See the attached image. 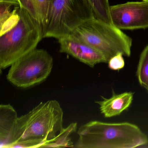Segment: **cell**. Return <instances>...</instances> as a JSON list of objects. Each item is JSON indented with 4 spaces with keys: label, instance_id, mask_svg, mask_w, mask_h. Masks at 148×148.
<instances>
[{
    "label": "cell",
    "instance_id": "1",
    "mask_svg": "<svg viewBox=\"0 0 148 148\" xmlns=\"http://www.w3.org/2000/svg\"><path fill=\"white\" fill-rule=\"evenodd\" d=\"M77 148H134L148 143L147 136L136 125L127 122L92 121L78 130Z\"/></svg>",
    "mask_w": 148,
    "mask_h": 148
},
{
    "label": "cell",
    "instance_id": "2",
    "mask_svg": "<svg viewBox=\"0 0 148 148\" xmlns=\"http://www.w3.org/2000/svg\"><path fill=\"white\" fill-rule=\"evenodd\" d=\"M20 20L14 27L0 36V68L10 67L21 58L36 49L44 38L43 25L21 7Z\"/></svg>",
    "mask_w": 148,
    "mask_h": 148
},
{
    "label": "cell",
    "instance_id": "3",
    "mask_svg": "<svg viewBox=\"0 0 148 148\" xmlns=\"http://www.w3.org/2000/svg\"><path fill=\"white\" fill-rule=\"evenodd\" d=\"M63 116V110L57 100L41 102L28 113L18 118L15 143L31 139L47 143L64 128Z\"/></svg>",
    "mask_w": 148,
    "mask_h": 148
},
{
    "label": "cell",
    "instance_id": "4",
    "mask_svg": "<svg viewBox=\"0 0 148 148\" xmlns=\"http://www.w3.org/2000/svg\"><path fill=\"white\" fill-rule=\"evenodd\" d=\"M71 34L86 42L101 52L107 61L119 53L130 57L132 39L113 25L95 18L85 21Z\"/></svg>",
    "mask_w": 148,
    "mask_h": 148
},
{
    "label": "cell",
    "instance_id": "5",
    "mask_svg": "<svg viewBox=\"0 0 148 148\" xmlns=\"http://www.w3.org/2000/svg\"><path fill=\"white\" fill-rule=\"evenodd\" d=\"M93 18L88 0H53L47 19L43 25L44 38L58 40Z\"/></svg>",
    "mask_w": 148,
    "mask_h": 148
},
{
    "label": "cell",
    "instance_id": "6",
    "mask_svg": "<svg viewBox=\"0 0 148 148\" xmlns=\"http://www.w3.org/2000/svg\"><path fill=\"white\" fill-rule=\"evenodd\" d=\"M53 58L44 49H36L10 66L8 80L15 86L26 88L45 81L51 72Z\"/></svg>",
    "mask_w": 148,
    "mask_h": 148
},
{
    "label": "cell",
    "instance_id": "7",
    "mask_svg": "<svg viewBox=\"0 0 148 148\" xmlns=\"http://www.w3.org/2000/svg\"><path fill=\"white\" fill-rule=\"evenodd\" d=\"M112 24L120 30L148 28V2L132 1L110 6Z\"/></svg>",
    "mask_w": 148,
    "mask_h": 148
},
{
    "label": "cell",
    "instance_id": "8",
    "mask_svg": "<svg viewBox=\"0 0 148 148\" xmlns=\"http://www.w3.org/2000/svg\"><path fill=\"white\" fill-rule=\"evenodd\" d=\"M58 40L60 53L69 54L90 67L99 63H108L99 51L73 34H70Z\"/></svg>",
    "mask_w": 148,
    "mask_h": 148
},
{
    "label": "cell",
    "instance_id": "9",
    "mask_svg": "<svg viewBox=\"0 0 148 148\" xmlns=\"http://www.w3.org/2000/svg\"><path fill=\"white\" fill-rule=\"evenodd\" d=\"M18 113L11 105L0 106V148H11L15 142Z\"/></svg>",
    "mask_w": 148,
    "mask_h": 148
},
{
    "label": "cell",
    "instance_id": "10",
    "mask_svg": "<svg viewBox=\"0 0 148 148\" xmlns=\"http://www.w3.org/2000/svg\"><path fill=\"white\" fill-rule=\"evenodd\" d=\"M133 95L132 92L116 94L113 91L111 97L107 99L102 97L103 100L96 103L99 105L100 111L105 117H112L120 115L130 107L133 100Z\"/></svg>",
    "mask_w": 148,
    "mask_h": 148
},
{
    "label": "cell",
    "instance_id": "11",
    "mask_svg": "<svg viewBox=\"0 0 148 148\" xmlns=\"http://www.w3.org/2000/svg\"><path fill=\"white\" fill-rule=\"evenodd\" d=\"M19 6L25 8L42 25L45 23L53 0H18Z\"/></svg>",
    "mask_w": 148,
    "mask_h": 148
},
{
    "label": "cell",
    "instance_id": "12",
    "mask_svg": "<svg viewBox=\"0 0 148 148\" xmlns=\"http://www.w3.org/2000/svg\"><path fill=\"white\" fill-rule=\"evenodd\" d=\"M77 127V123H72L62 130L53 139L48 141L42 148H66L74 147L71 136L76 132Z\"/></svg>",
    "mask_w": 148,
    "mask_h": 148
},
{
    "label": "cell",
    "instance_id": "13",
    "mask_svg": "<svg viewBox=\"0 0 148 148\" xmlns=\"http://www.w3.org/2000/svg\"><path fill=\"white\" fill-rule=\"evenodd\" d=\"M95 18L107 24L113 25L110 14L109 0H88Z\"/></svg>",
    "mask_w": 148,
    "mask_h": 148
},
{
    "label": "cell",
    "instance_id": "14",
    "mask_svg": "<svg viewBox=\"0 0 148 148\" xmlns=\"http://www.w3.org/2000/svg\"><path fill=\"white\" fill-rule=\"evenodd\" d=\"M136 75L140 85L148 88V46L142 52L139 58Z\"/></svg>",
    "mask_w": 148,
    "mask_h": 148
},
{
    "label": "cell",
    "instance_id": "15",
    "mask_svg": "<svg viewBox=\"0 0 148 148\" xmlns=\"http://www.w3.org/2000/svg\"><path fill=\"white\" fill-rule=\"evenodd\" d=\"M20 16L18 12V8L13 10L12 16L8 18L3 24L1 25L0 36L6 33L14 27L18 22Z\"/></svg>",
    "mask_w": 148,
    "mask_h": 148
},
{
    "label": "cell",
    "instance_id": "16",
    "mask_svg": "<svg viewBox=\"0 0 148 148\" xmlns=\"http://www.w3.org/2000/svg\"><path fill=\"white\" fill-rule=\"evenodd\" d=\"M46 143L45 141L40 139H27L15 143L11 148H42Z\"/></svg>",
    "mask_w": 148,
    "mask_h": 148
},
{
    "label": "cell",
    "instance_id": "17",
    "mask_svg": "<svg viewBox=\"0 0 148 148\" xmlns=\"http://www.w3.org/2000/svg\"><path fill=\"white\" fill-rule=\"evenodd\" d=\"M123 53H119L110 59L108 61V66L113 71H119L125 66V60Z\"/></svg>",
    "mask_w": 148,
    "mask_h": 148
},
{
    "label": "cell",
    "instance_id": "18",
    "mask_svg": "<svg viewBox=\"0 0 148 148\" xmlns=\"http://www.w3.org/2000/svg\"><path fill=\"white\" fill-rule=\"evenodd\" d=\"M143 1H147V2H148V0H143Z\"/></svg>",
    "mask_w": 148,
    "mask_h": 148
},
{
    "label": "cell",
    "instance_id": "19",
    "mask_svg": "<svg viewBox=\"0 0 148 148\" xmlns=\"http://www.w3.org/2000/svg\"><path fill=\"white\" fill-rule=\"evenodd\" d=\"M146 90H148V88H146Z\"/></svg>",
    "mask_w": 148,
    "mask_h": 148
}]
</instances>
